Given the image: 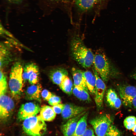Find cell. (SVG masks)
<instances>
[{"mask_svg":"<svg viewBox=\"0 0 136 136\" xmlns=\"http://www.w3.org/2000/svg\"><path fill=\"white\" fill-rule=\"evenodd\" d=\"M71 51L75 60L82 67L87 69L93 65L94 54L78 37H75L71 43Z\"/></svg>","mask_w":136,"mask_h":136,"instance_id":"1","label":"cell"},{"mask_svg":"<svg viewBox=\"0 0 136 136\" xmlns=\"http://www.w3.org/2000/svg\"><path fill=\"white\" fill-rule=\"evenodd\" d=\"M23 68L21 62H15L12 66L9 82V87L13 96L18 97L21 93L23 85Z\"/></svg>","mask_w":136,"mask_h":136,"instance_id":"2","label":"cell"},{"mask_svg":"<svg viewBox=\"0 0 136 136\" xmlns=\"http://www.w3.org/2000/svg\"><path fill=\"white\" fill-rule=\"evenodd\" d=\"M23 128L24 132L29 136H42L46 133V125L40 115L35 116L24 120Z\"/></svg>","mask_w":136,"mask_h":136,"instance_id":"3","label":"cell"},{"mask_svg":"<svg viewBox=\"0 0 136 136\" xmlns=\"http://www.w3.org/2000/svg\"><path fill=\"white\" fill-rule=\"evenodd\" d=\"M94 69L105 83L109 78L110 72V64L105 53L100 50H97L94 56Z\"/></svg>","mask_w":136,"mask_h":136,"instance_id":"4","label":"cell"},{"mask_svg":"<svg viewBox=\"0 0 136 136\" xmlns=\"http://www.w3.org/2000/svg\"><path fill=\"white\" fill-rule=\"evenodd\" d=\"M112 122V117L109 114L98 116L89 121L97 136H106Z\"/></svg>","mask_w":136,"mask_h":136,"instance_id":"5","label":"cell"},{"mask_svg":"<svg viewBox=\"0 0 136 136\" xmlns=\"http://www.w3.org/2000/svg\"><path fill=\"white\" fill-rule=\"evenodd\" d=\"M0 95V118L1 121L4 122L12 114L14 103L12 98L5 94Z\"/></svg>","mask_w":136,"mask_h":136,"instance_id":"6","label":"cell"},{"mask_svg":"<svg viewBox=\"0 0 136 136\" xmlns=\"http://www.w3.org/2000/svg\"><path fill=\"white\" fill-rule=\"evenodd\" d=\"M39 74L38 65L33 62L26 64L23 68L22 77L24 82L28 81L31 84L38 83Z\"/></svg>","mask_w":136,"mask_h":136,"instance_id":"7","label":"cell"},{"mask_svg":"<svg viewBox=\"0 0 136 136\" xmlns=\"http://www.w3.org/2000/svg\"><path fill=\"white\" fill-rule=\"evenodd\" d=\"M93 71L96 79L94 94L95 101L97 109L100 110L103 107V99L106 89V86L105 82L94 69Z\"/></svg>","mask_w":136,"mask_h":136,"instance_id":"8","label":"cell"},{"mask_svg":"<svg viewBox=\"0 0 136 136\" xmlns=\"http://www.w3.org/2000/svg\"><path fill=\"white\" fill-rule=\"evenodd\" d=\"M41 108L39 105L33 102L24 104L21 106L19 109L18 119L20 120H23L36 116L40 112Z\"/></svg>","mask_w":136,"mask_h":136,"instance_id":"9","label":"cell"},{"mask_svg":"<svg viewBox=\"0 0 136 136\" xmlns=\"http://www.w3.org/2000/svg\"><path fill=\"white\" fill-rule=\"evenodd\" d=\"M118 90L123 105L131 107L132 100L136 96V87L132 86L122 85L118 87Z\"/></svg>","mask_w":136,"mask_h":136,"instance_id":"10","label":"cell"},{"mask_svg":"<svg viewBox=\"0 0 136 136\" xmlns=\"http://www.w3.org/2000/svg\"><path fill=\"white\" fill-rule=\"evenodd\" d=\"M87 107L77 106L71 103L64 104L61 113V116L64 120H68L81 113L87 111Z\"/></svg>","mask_w":136,"mask_h":136,"instance_id":"11","label":"cell"},{"mask_svg":"<svg viewBox=\"0 0 136 136\" xmlns=\"http://www.w3.org/2000/svg\"><path fill=\"white\" fill-rule=\"evenodd\" d=\"M86 112H84L75 117L69 119L62 125L61 129L63 136L72 135L76 129L78 121Z\"/></svg>","mask_w":136,"mask_h":136,"instance_id":"12","label":"cell"},{"mask_svg":"<svg viewBox=\"0 0 136 136\" xmlns=\"http://www.w3.org/2000/svg\"><path fill=\"white\" fill-rule=\"evenodd\" d=\"M42 86L38 83L32 84L27 87L25 92V96L26 99L29 100L40 101Z\"/></svg>","mask_w":136,"mask_h":136,"instance_id":"13","label":"cell"},{"mask_svg":"<svg viewBox=\"0 0 136 136\" xmlns=\"http://www.w3.org/2000/svg\"><path fill=\"white\" fill-rule=\"evenodd\" d=\"M74 86L81 87L88 91L83 72L76 68L72 69Z\"/></svg>","mask_w":136,"mask_h":136,"instance_id":"14","label":"cell"},{"mask_svg":"<svg viewBox=\"0 0 136 136\" xmlns=\"http://www.w3.org/2000/svg\"><path fill=\"white\" fill-rule=\"evenodd\" d=\"M68 75L67 71L66 69L59 67L52 70L49 73V76L54 83L59 86L63 79Z\"/></svg>","mask_w":136,"mask_h":136,"instance_id":"15","label":"cell"},{"mask_svg":"<svg viewBox=\"0 0 136 136\" xmlns=\"http://www.w3.org/2000/svg\"><path fill=\"white\" fill-rule=\"evenodd\" d=\"M106 98L108 103L112 108L118 109L120 107L122 103L121 100L113 89H108L106 94Z\"/></svg>","mask_w":136,"mask_h":136,"instance_id":"16","label":"cell"},{"mask_svg":"<svg viewBox=\"0 0 136 136\" xmlns=\"http://www.w3.org/2000/svg\"><path fill=\"white\" fill-rule=\"evenodd\" d=\"M88 114V112L87 111L80 119L76 129L71 136H82L87 128Z\"/></svg>","mask_w":136,"mask_h":136,"instance_id":"17","label":"cell"},{"mask_svg":"<svg viewBox=\"0 0 136 136\" xmlns=\"http://www.w3.org/2000/svg\"><path fill=\"white\" fill-rule=\"evenodd\" d=\"M11 52L8 47L3 43L0 44V69L11 61Z\"/></svg>","mask_w":136,"mask_h":136,"instance_id":"18","label":"cell"},{"mask_svg":"<svg viewBox=\"0 0 136 136\" xmlns=\"http://www.w3.org/2000/svg\"><path fill=\"white\" fill-rule=\"evenodd\" d=\"M73 93L81 100L87 103H90L91 101L88 91L81 87L74 86Z\"/></svg>","mask_w":136,"mask_h":136,"instance_id":"19","label":"cell"},{"mask_svg":"<svg viewBox=\"0 0 136 136\" xmlns=\"http://www.w3.org/2000/svg\"><path fill=\"white\" fill-rule=\"evenodd\" d=\"M56 114L52 107L46 105L41 108L39 115L44 121H51L55 119Z\"/></svg>","mask_w":136,"mask_h":136,"instance_id":"20","label":"cell"},{"mask_svg":"<svg viewBox=\"0 0 136 136\" xmlns=\"http://www.w3.org/2000/svg\"><path fill=\"white\" fill-rule=\"evenodd\" d=\"M83 74L85 79L86 85L88 90L92 94L95 93L96 79L94 73L87 71L83 72Z\"/></svg>","mask_w":136,"mask_h":136,"instance_id":"21","label":"cell"},{"mask_svg":"<svg viewBox=\"0 0 136 136\" xmlns=\"http://www.w3.org/2000/svg\"><path fill=\"white\" fill-rule=\"evenodd\" d=\"M98 0H76L77 7L83 11H86L92 9Z\"/></svg>","mask_w":136,"mask_h":136,"instance_id":"22","label":"cell"},{"mask_svg":"<svg viewBox=\"0 0 136 136\" xmlns=\"http://www.w3.org/2000/svg\"><path fill=\"white\" fill-rule=\"evenodd\" d=\"M59 86L62 90L66 93L71 95L73 93V83L68 76L64 78Z\"/></svg>","mask_w":136,"mask_h":136,"instance_id":"23","label":"cell"},{"mask_svg":"<svg viewBox=\"0 0 136 136\" xmlns=\"http://www.w3.org/2000/svg\"><path fill=\"white\" fill-rule=\"evenodd\" d=\"M0 95L6 93L7 88L6 77L3 70L1 69L0 72Z\"/></svg>","mask_w":136,"mask_h":136,"instance_id":"24","label":"cell"},{"mask_svg":"<svg viewBox=\"0 0 136 136\" xmlns=\"http://www.w3.org/2000/svg\"><path fill=\"white\" fill-rule=\"evenodd\" d=\"M123 124L126 129H132L136 124V117L133 116H129L126 117L124 121Z\"/></svg>","mask_w":136,"mask_h":136,"instance_id":"25","label":"cell"},{"mask_svg":"<svg viewBox=\"0 0 136 136\" xmlns=\"http://www.w3.org/2000/svg\"><path fill=\"white\" fill-rule=\"evenodd\" d=\"M106 136H120V134L117 128L111 125L108 129Z\"/></svg>","mask_w":136,"mask_h":136,"instance_id":"26","label":"cell"},{"mask_svg":"<svg viewBox=\"0 0 136 136\" xmlns=\"http://www.w3.org/2000/svg\"><path fill=\"white\" fill-rule=\"evenodd\" d=\"M48 101L49 104L53 106L60 103L61 99L59 97L53 94Z\"/></svg>","mask_w":136,"mask_h":136,"instance_id":"27","label":"cell"},{"mask_svg":"<svg viewBox=\"0 0 136 136\" xmlns=\"http://www.w3.org/2000/svg\"><path fill=\"white\" fill-rule=\"evenodd\" d=\"M64 104H59L52 106V108L54 112L56 114L61 113L63 109Z\"/></svg>","mask_w":136,"mask_h":136,"instance_id":"28","label":"cell"},{"mask_svg":"<svg viewBox=\"0 0 136 136\" xmlns=\"http://www.w3.org/2000/svg\"><path fill=\"white\" fill-rule=\"evenodd\" d=\"M53 94L48 90L44 89L42 91L41 95L42 98L45 100L48 101Z\"/></svg>","mask_w":136,"mask_h":136,"instance_id":"29","label":"cell"},{"mask_svg":"<svg viewBox=\"0 0 136 136\" xmlns=\"http://www.w3.org/2000/svg\"><path fill=\"white\" fill-rule=\"evenodd\" d=\"M82 136H95V135L92 129L90 127H88Z\"/></svg>","mask_w":136,"mask_h":136,"instance_id":"30","label":"cell"},{"mask_svg":"<svg viewBox=\"0 0 136 136\" xmlns=\"http://www.w3.org/2000/svg\"><path fill=\"white\" fill-rule=\"evenodd\" d=\"M131 107L136 109V96L133 99L131 105Z\"/></svg>","mask_w":136,"mask_h":136,"instance_id":"31","label":"cell"},{"mask_svg":"<svg viewBox=\"0 0 136 136\" xmlns=\"http://www.w3.org/2000/svg\"><path fill=\"white\" fill-rule=\"evenodd\" d=\"M23 0H8L10 3L14 4H19L21 3Z\"/></svg>","mask_w":136,"mask_h":136,"instance_id":"32","label":"cell"},{"mask_svg":"<svg viewBox=\"0 0 136 136\" xmlns=\"http://www.w3.org/2000/svg\"><path fill=\"white\" fill-rule=\"evenodd\" d=\"M52 1H57L61 2H67L69 0H50Z\"/></svg>","mask_w":136,"mask_h":136,"instance_id":"33","label":"cell"},{"mask_svg":"<svg viewBox=\"0 0 136 136\" xmlns=\"http://www.w3.org/2000/svg\"><path fill=\"white\" fill-rule=\"evenodd\" d=\"M132 130L133 131L136 133V124L132 128Z\"/></svg>","mask_w":136,"mask_h":136,"instance_id":"34","label":"cell"},{"mask_svg":"<svg viewBox=\"0 0 136 136\" xmlns=\"http://www.w3.org/2000/svg\"><path fill=\"white\" fill-rule=\"evenodd\" d=\"M134 78L136 80V72L133 75Z\"/></svg>","mask_w":136,"mask_h":136,"instance_id":"35","label":"cell"}]
</instances>
